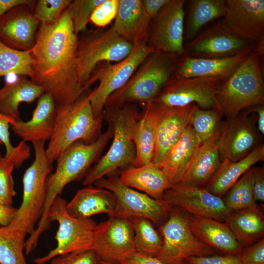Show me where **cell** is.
Returning <instances> with one entry per match:
<instances>
[{"label": "cell", "mask_w": 264, "mask_h": 264, "mask_svg": "<svg viewBox=\"0 0 264 264\" xmlns=\"http://www.w3.org/2000/svg\"><path fill=\"white\" fill-rule=\"evenodd\" d=\"M189 219L193 233L214 250L225 255H237L243 249L225 222L192 215Z\"/></svg>", "instance_id": "d4e9b609"}, {"label": "cell", "mask_w": 264, "mask_h": 264, "mask_svg": "<svg viewBox=\"0 0 264 264\" xmlns=\"http://www.w3.org/2000/svg\"><path fill=\"white\" fill-rule=\"evenodd\" d=\"M222 117L221 113L216 108L203 110L195 106L190 125L200 144L219 134Z\"/></svg>", "instance_id": "f35d334b"}, {"label": "cell", "mask_w": 264, "mask_h": 264, "mask_svg": "<svg viewBox=\"0 0 264 264\" xmlns=\"http://www.w3.org/2000/svg\"><path fill=\"white\" fill-rule=\"evenodd\" d=\"M71 2V0H38L33 14L41 23L53 24L58 20Z\"/></svg>", "instance_id": "60d3db41"}, {"label": "cell", "mask_w": 264, "mask_h": 264, "mask_svg": "<svg viewBox=\"0 0 264 264\" xmlns=\"http://www.w3.org/2000/svg\"><path fill=\"white\" fill-rule=\"evenodd\" d=\"M225 10V0H191L186 22V40H193L204 25L222 17Z\"/></svg>", "instance_id": "836d02e7"}, {"label": "cell", "mask_w": 264, "mask_h": 264, "mask_svg": "<svg viewBox=\"0 0 264 264\" xmlns=\"http://www.w3.org/2000/svg\"><path fill=\"white\" fill-rule=\"evenodd\" d=\"M35 159L22 177L23 195L21 205L8 226L31 235L41 219L45 202L47 178L52 164L47 159L44 142L32 143Z\"/></svg>", "instance_id": "52a82bcc"}, {"label": "cell", "mask_w": 264, "mask_h": 264, "mask_svg": "<svg viewBox=\"0 0 264 264\" xmlns=\"http://www.w3.org/2000/svg\"><path fill=\"white\" fill-rule=\"evenodd\" d=\"M123 264H166L155 257L135 252L122 263Z\"/></svg>", "instance_id": "f907efd6"}, {"label": "cell", "mask_w": 264, "mask_h": 264, "mask_svg": "<svg viewBox=\"0 0 264 264\" xmlns=\"http://www.w3.org/2000/svg\"><path fill=\"white\" fill-rule=\"evenodd\" d=\"M151 21L145 11L142 0H119L117 14L111 27L133 45L146 44Z\"/></svg>", "instance_id": "603a6c76"}, {"label": "cell", "mask_w": 264, "mask_h": 264, "mask_svg": "<svg viewBox=\"0 0 264 264\" xmlns=\"http://www.w3.org/2000/svg\"><path fill=\"white\" fill-rule=\"evenodd\" d=\"M26 4H19L8 10L0 19V41L18 50L29 51L33 47L40 22Z\"/></svg>", "instance_id": "ffe728a7"}, {"label": "cell", "mask_w": 264, "mask_h": 264, "mask_svg": "<svg viewBox=\"0 0 264 264\" xmlns=\"http://www.w3.org/2000/svg\"><path fill=\"white\" fill-rule=\"evenodd\" d=\"M221 80L213 78H187L175 75L153 101L166 108L195 104L199 108H216L215 95Z\"/></svg>", "instance_id": "4fadbf2b"}, {"label": "cell", "mask_w": 264, "mask_h": 264, "mask_svg": "<svg viewBox=\"0 0 264 264\" xmlns=\"http://www.w3.org/2000/svg\"><path fill=\"white\" fill-rule=\"evenodd\" d=\"M87 90L70 104L56 106L54 128L45 148L46 156L51 164L75 142L90 143L101 134L104 113L99 118L94 116L89 100V92Z\"/></svg>", "instance_id": "277c9868"}, {"label": "cell", "mask_w": 264, "mask_h": 264, "mask_svg": "<svg viewBox=\"0 0 264 264\" xmlns=\"http://www.w3.org/2000/svg\"><path fill=\"white\" fill-rule=\"evenodd\" d=\"M78 41L67 8L54 23H40L30 50L34 60L31 80L51 96L56 106L73 103L87 90L78 80Z\"/></svg>", "instance_id": "6da1fadb"}, {"label": "cell", "mask_w": 264, "mask_h": 264, "mask_svg": "<svg viewBox=\"0 0 264 264\" xmlns=\"http://www.w3.org/2000/svg\"><path fill=\"white\" fill-rule=\"evenodd\" d=\"M219 135L200 144L179 183L204 188L222 160L218 145Z\"/></svg>", "instance_id": "484cf974"}, {"label": "cell", "mask_w": 264, "mask_h": 264, "mask_svg": "<svg viewBox=\"0 0 264 264\" xmlns=\"http://www.w3.org/2000/svg\"><path fill=\"white\" fill-rule=\"evenodd\" d=\"M100 259L93 249L58 256L50 264H99Z\"/></svg>", "instance_id": "ee69618b"}, {"label": "cell", "mask_w": 264, "mask_h": 264, "mask_svg": "<svg viewBox=\"0 0 264 264\" xmlns=\"http://www.w3.org/2000/svg\"><path fill=\"white\" fill-rule=\"evenodd\" d=\"M13 119L0 112V140L5 148V154L7 158H16L21 154V149L17 145L13 147L10 141L9 128L10 124L14 123Z\"/></svg>", "instance_id": "f6af8a7d"}, {"label": "cell", "mask_w": 264, "mask_h": 264, "mask_svg": "<svg viewBox=\"0 0 264 264\" xmlns=\"http://www.w3.org/2000/svg\"><path fill=\"white\" fill-rule=\"evenodd\" d=\"M200 144L189 124L179 141L157 165L172 185L180 182Z\"/></svg>", "instance_id": "4316f807"}, {"label": "cell", "mask_w": 264, "mask_h": 264, "mask_svg": "<svg viewBox=\"0 0 264 264\" xmlns=\"http://www.w3.org/2000/svg\"><path fill=\"white\" fill-rule=\"evenodd\" d=\"M248 109L251 112H255L257 113V117L256 118L257 130L259 133L262 135L264 134V105H260L255 106Z\"/></svg>", "instance_id": "db71d44e"}, {"label": "cell", "mask_w": 264, "mask_h": 264, "mask_svg": "<svg viewBox=\"0 0 264 264\" xmlns=\"http://www.w3.org/2000/svg\"><path fill=\"white\" fill-rule=\"evenodd\" d=\"M56 113V106L53 98L44 92L38 99L31 118L27 121L20 120L10 124L11 130L25 142H45L52 135Z\"/></svg>", "instance_id": "7402d4cb"}, {"label": "cell", "mask_w": 264, "mask_h": 264, "mask_svg": "<svg viewBox=\"0 0 264 264\" xmlns=\"http://www.w3.org/2000/svg\"><path fill=\"white\" fill-rule=\"evenodd\" d=\"M99 264H123L110 263V262H105L103 261L100 260Z\"/></svg>", "instance_id": "11a10c76"}, {"label": "cell", "mask_w": 264, "mask_h": 264, "mask_svg": "<svg viewBox=\"0 0 264 264\" xmlns=\"http://www.w3.org/2000/svg\"><path fill=\"white\" fill-rule=\"evenodd\" d=\"M112 135V128L109 123L107 130L101 133L95 141L90 143L76 142L57 157L55 170L47 178L46 199L42 216L37 228L29 237L32 242H38L42 234L51 227L47 215L54 199L60 196L68 184L85 177Z\"/></svg>", "instance_id": "7a4b0ae2"}, {"label": "cell", "mask_w": 264, "mask_h": 264, "mask_svg": "<svg viewBox=\"0 0 264 264\" xmlns=\"http://www.w3.org/2000/svg\"><path fill=\"white\" fill-rule=\"evenodd\" d=\"M162 200L169 207H177L192 216L224 222L231 213L222 198L204 188L178 183L167 190Z\"/></svg>", "instance_id": "2e32d148"}, {"label": "cell", "mask_w": 264, "mask_h": 264, "mask_svg": "<svg viewBox=\"0 0 264 264\" xmlns=\"http://www.w3.org/2000/svg\"><path fill=\"white\" fill-rule=\"evenodd\" d=\"M66 204L60 196L51 204L47 219L51 224L53 221L59 224L55 236L57 245L44 256L35 258L36 264H45L59 255L92 249L93 232L97 223L91 218L78 219L71 217L66 211Z\"/></svg>", "instance_id": "30bf717a"}, {"label": "cell", "mask_w": 264, "mask_h": 264, "mask_svg": "<svg viewBox=\"0 0 264 264\" xmlns=\"http://www.w3.org/2000/svg\"><path fill=\"white\" fill-rule=\"evenodd\" d=\"M119 177L125 185L159 200H162L165 192L173 186L163 172L152 162L123 169Z\"/></svg>", "instance_id": "f546056e"}, {"label": "cell", "mask_w": 264, "mask_h": 264, "mask_svg": "<svg viewBox=\"0 0 264 264\" xmlns=\"http://www.w3.org/2000/svg\"><path fill=\"white\" fill-rule=\"evenodd\" d=\"M222 27L237 37L256 44L264 40V0H225Z\"/></svg>", "instance_id": "ac0fdd59"}, {"label": "cell", "mask_w": 264, "mask_h": 264, "mask_svg": "<svg viewBox=\"0 0 264 264\" xmlns=\"http://www.w3.org/2000/svg\"><path fill=\"white\" fill-rule=\"evenodd\" d=\"M104 0H74L67 9L76 35L85 32L94 9Z\"/></svg>", "instance_id": "ab89813d"}, {"label": "cell", "mask_w": 264, "mask_h": 264, "mask_svg": "<svg viewBox=\"0 0 264 264\" xmlns=\"http://www.w3.org/2000/svg\"><path fill=\"white\" fill-rule=\"evenodd\" d=\"M253 173V190L256 201L264 202V168L252 167Z\"/></svg>", "instance_id": "c3c4849f"}, {"label": "cell", "mask_w": 264, "mask_h": 264, "mask_svg": "<svg viewBox=\"0 0 264 264\" xmlns=\"http://www.w3.org/2000/svg\"><path fill=\"white\" fill-rule=\"evenodd\" d=\"M250 52L217 58H197L185 55L178 62L176 75L187 78H213L222 81L228 77Z\"/></svg>", "instance_id": "cb8c5ba5"}, {"label": "cell", "mask_w": 264, "mask_h": 264, "mask_svg": "<svg viewBox=\"0 0 264 264\" xmlns=\"http://www.w3.org/2000/svg\"><path fill=\"white\" fill-rule=\"evenodd\" d=\"M245 110L221 122L218 145L222 159L237 161L260 144L256 118L249 117Z\"/></svg>", "instance_id": "e0dca14e"}, {"label": "cell", "mask_w": 264, "mask_h": 264, "mask_svg": "<svg viewBox=\"0 0 264 264\" xmlns=\"http://www.w3.org/2000/svg\"><path fill=\"white\" fill-rule=\"evenodd\" d=\"M119 0H104L93 11L89 22L98 27H104L115 19L117 14Z\"/></svg>", "instance_id": "7bdbcfd3"}, {"label": "cell", "mask_w": 264, "mask_h": 264, "mask_svg": "<svg viewBox=\"0 0 264 264\" xmlns=\"http://www.w3.org/2000/svg\"><path fill=\"white\" fill-rule=\"evenodd\" d=\"M15 166L5 156L0 157V202L12 206L13 198L16 196L12 176Z\"/></svg>", "instance_id": "b9f144b4"}, {"label": "cell", "mask_w": 264, "mask_h": 264, "mask_svg": "<svg viewBox=\"0 0 264 264\" xmlns=\"http://www.w3.org/2000/svg\"><path fill=\"white\" fill-rule=\"evenodd\" d=\"M106 116L113 130V140L110 149L85 176L83 185H91L116 170L134 166L136 149L133 141L135 127L140 112L133 103L106 106Z\"/></svg>", "instance_id": "3957f363"}, {"label": "cell", "mask_w": 264, "mask_h": 264, "mask_svg": "<svg viewBox=\"0 0 264 264\" xmlns=\"http://www.w3.org/2000/svg\"><path fill=\"white\" fill-rule=\"evenodd\" d=\"M185 264H243L240 254L237 255H214L208 256H194L187 258Z\"/></svg>", "instance_id": "bcb514c9"}, {"label": "cell", "mask_w": 264, "mask_h": 264, "mask_svg": "<svg viewBox=\"0 0 264 264\" xmlns=\"http://www.w3.org/2000/svg\"><path fill=\"white\" fill-rule=\"evenodd\" d=\"M255 45L230 33L219 22L187 44L184 54L197 58H223L252 52Z\"/></svg>", "instance_id": "d6986e66"}, {"label": "cell", "mask_w": 264, "mask_h": 264, "mask_svg": "<svg viewBox=\"0 0 264 264\" xmlns=\"http://www.w3.org/2000/svg\"><path fill=\"white\" fill-rule=\"evenodd\" d=\"M133 47L112 27L104 31L90 30L78 38L76 63L81 87L87 90L88 82L99 65L123 60Z\"/></svg>", "instance_id": "ba28073f"}, {"label": "cell", "mask_w": 264, "mask_h": 264, "mask_svg": "<svg viewBox=\"0 0 264 264\" xmlns=\"http://www.w3.org/2000/svg\"><path fill=\"white\" fill-rule=\"evenodd\" d=\"M176 55L154 51L140 65L126 84L112 93L106 106L153 102L176 75Z\"/></svg>", "instance_id": "8992f818"}, {"label": "cell", "mask_w": 264, "mask_h": 264, "mask_svg": "<svg viewBox=\"0 0 264 264\" xmlns=\"http://www.w3.org/2000/svg\"><path fill=\"white\" fill-rule=\"evenodd\" d=\"M170 0H142L146 13L152 20L169 2Z\"/></svg>", "instance_id": "681fc988"}, {"label": "cell", "mask_w": 264, "mask_h": 264, "mask_svg": "<svg viewBox=\"0 0 264 264\" xmlns=\"http://www.w3.org/2000/svg\"><path fill=\"white\" fill-rule=\"evenodd\" d=\"M115 207V198L110 191L91 185L78 190L67 202L66 209L72 217L87 219L95 215L107 214L111 216Z\"/></svg>", "instance_id": "83f0119b"}, {"label": "cell", "mask_w": 264, "mask_h": 264, "mask_svg": "<svg viewBox=\"0 0 264 264\" xmlns=\"http://www.w3.org/2000/svg\"><path fill=\"white\" fill-rule=\"evenodd\" d=\"M36 1L34 0H0V19L10 9L19 4L28 5L33 9Z\"/></svg>", "instance_id": "816d5d0a"}, {"label": "cell", "mask_w": 264, "mask_h": 264, "mask_svg": "<svg viewBox=\"0 0 264 264\" xmlns=\"http://www.w3.org/2000/svg\"><path fill=\"white\" fill-rule=\"evenodd\" d=\"M224 222L243 247L257 242L264 234V216L260 209L231 211Z\"/></svg>", "instance_id": "d6a6232c"}, {"label": "cell", "mask_w": 264, "mask_h": 264, "mask_svg": "<svg viewBox=\"0 0 264 264\" xmlns=\"http://www.w3.org/2000/svg\"><path fill=\"white\" fill-rule=\"evenodd\" d=\"M44 93L41 87L25 77L6 82L0 88V112L15 121L20 120V104L31 103Z\"/></svg>", "instance_id": "1f68e13d"}, {"label": "cell", "mask_w": 264, "mask_h": 264, "mask_svg": "<svg viewBox=\"0 0 264 264\" xmlns=\"http://www.w3.org/2000/svg\"><path fill=\"white\" fill-rule=\"evenodd\" d=\"M264 160V145L260 144L247 156L236 162L222 159L220 167L204 188L222 198L240 178L256 163Z\"/></svg>", "instance_id": "4dcf8cb0"}, {"label": "cell", "mask_w": 264, "mask_h": 264, "mask_svg": "<svg viewBox=\"0 0 264 264\" xmlns=\"http://www.w3.org/2000/svg\"><path fill=\"white\" fill-rule=\"evenodd\" d=\"M160 107L155 150L152 162L158 165L167 153L179 141L190 124L192 111L196 106L182 108Z\"/></svg>", "instance_id": "44dd1931"}, {"label": "cell", "mask_w": 264, "mask_h": 264, "mask_svg": "<svg viewBox=\"0 0 264 264\" xmlns=\"http://www.w3.org/2000/svg\"><path fill=\"white\" fill-rule=\"evenodd\" d=\"M258 54L252 51L226 78L215 95L216 108L226 118L264 105V82Z\"/></svg>", "instance_id": "5b68a950"}, {"label": "cell", "mask_w": 264, "mask_h": 264, "mask_svg": "<svg viewBox=\"0 0 264 264\" xmlns=\"http://www.w3.org/2000/svg\"><path fill=\"white\" fill-rule=\"evenodd\" d=\"M240 257L243 264H264V239L243 248Z\"/></svg>", "instance_id": "7dc6e473"}, {"label": "cell", "mask_w": 264, "mask_h": 264, "mask_svg": "<svg viewBox=\"0 0 264 264\" xmlns=\"http://www.w3.org/2000/svg\"><path fill=\"white\" fill-rule=\"evenodd\" d=\"M92 249L105 262L122 263L135 252L134 231L130 218L109 217L96 224Z\"/></svg>", "instance_id": "5bb4252c"}, {"label": "cell", "mask_w": 264, "mask_h": 264, "mask_svg": "<svg viewBox=\"0 0 264 264\" xmlns=\"http://www.w3.org/2000/svg\"><path fill=\"white\" fill-rule=\"evenodd\" d=\"M158 231L162 245L156 257L166 264H185L190 257L216 255L215 250L195 235L189 216L177 207H170L167 218L159 226Z\"/></svg>", "instance_id": "9c48e42d"}, {"label": "cell", "mask_w": 264, "mask_h": 264, "mask_svg": "<svg viewBox=\"0 0 264 264\" xmlns=\"http://www.w3.org/2000/svg\"><path fill=\"white\" fill-rule=\"evenodd\" d=\"M26 235L8 225L0 227V264H27L24 255Z\"/></svg>", "instance_id": "8d00e7d4"}, {"label": "cell", "mask_w": 264, "mask_h": 264, "mask_svg": "<svg viewBox=\"0 0 264 264\" xmlns=\"http://www.w3.org/2000/svg\"><path fill=\"white\" fill-rule=\"evenodd\" d=\"M1 156H1V154H0V157H1Z\"/></svg>", "instance_id": "6f0895ef"}, {"label": "cell", "mask_w": 264, "mask_h": 264, "mask_svg": "<svg viewBox=\"0 0 264 264\" xmlns=\"http://www.w3.org/2000/svg\"><path fill=\"white\" fill-rule=\"evenodd\" d=\"M2 144V143L1 141L0 140V145H1Z\"/></svg>", "instance_id": "9f6ffc18"}, {"label": "cell", "mask_w": 264, "mask_h": 264, "mask_svg": "<svg viewBox=\"0 0 264 264\" xmlns=\"http://www.w3.org/2000/svg\"><path fill=\"white\" fill-rule=\"evenodd\" d=\"M160 107L154 102L143 104L136 122L133 141L136 149L134 167L152 162L155 147L156 129Z\"/></svg>", "instance_id": "f1b7e54d"}, {"label": "cell", "mask_w": 264, "mask_h": 264, "mask_svg": "<svg viewBox=\"0 0 264 264\" xmlns=\"http://www.w3.org/2000/svg\"><path fill=\"white\" fill-rule=\"evenodd\" d=\"M17 209L12 206H7L0 202V225H8L12 221Z\"/></svg>", "instance_id": "f5cc1de1"}, {"label": "cell", "mask_w": 264, "mask_h": 264, "mask_svg": "<svg viewBox=\"0 0 264 264\" xmlns=\"http://www.w3.org/2000/svg\"></svg>", "instance_id": "680465c9"}, {"label": "cell", "mask_w": 264, "mask_h": 264, "mask_svg": "<svg viewBox=\"0 0 264 264\" xmlns=\"http://www.w3.org/2000/svg\"><path fill=\"white\" fill-rule=\"evenodd\" d=\"M224 196L223 201L231 211L260 209L254 198L252 168L240 178Z\"/></svg>", "instance_id": "74e56055"}, {"label": "cell", "mask_w": 264, "mask_h": 264, "mask_svg": "<svg viewBox=\"0 0 264 264\" xmlns=\"http://www.w3.org/2000/svg\"><path fill=\"white\" fill-rule=\"evenodd\" d=\"M134 231L135 252L143 255L156 257L162 245V239L154 224L150 220L134 217L129 218Z\"/></svg>", "instance_id": "e575fe53"}, {"label": "cell", "mask_w": 264, "mask_h": 264, "mask_svg": "<svg viewBox=\"0 0 264 264\" xmlns=\"http://www.w3.org/2000/svg\"><path fill=\"white\" fill-rule=\"evenodd\" d=\"M184 0H170L151 22L146 45L154 51L184 54Z\"/></svg>", "instance_id": "9a60e30c"}, {"label": "cell", "mask_w": 264, "mask_h": 264, "mask_svg": "<svg viewBox=\"0 0 264 264\" xmlns=\"http://www.w3.org/2000/svg\"><path fill=\"white\" fill-rule=\"evenodd\" d=\"M154 51L146 44H135L130 53L123 60L113 65L97 66L98 69L94 70L87 85L88 88L95 82H99L98 86L89 92L90 104L96 118L103 116L110 96L126 84L140 65Z\"/></svg>", "instance_id": "8fae6325"}, {"label": "cell", "mask_w": 264, "mask_h": 264, "mask_svg": "<svg viewBox=\"0 0 264 264\" xmlns=\"http://www.w3.org/2000/svg\"><path fill=\"white\" fill-rule=\"evenodd\" d=\"M94 184L96 187L110 191L115 197V207L110 217H143L158 226L167 218L170 207L163 200L155 199L125 185L119 176L104 177Z\"/></svg>", "instance_id": "7c38bea8"}, {"label": "cell", "mask_w": 264, "mask_h": 264, "mask_svg": "<svg viewBox=\"0 0 264 264\" xmlns=\"http://www.w3.org/2000/svg\"><path fill=\"white\" fill-rule=\"evenodd\" d=\"M34 64L30 50L13 49L0 41V77L14 74L32 80Z\"/></svg>", "instance_id": "d590c367"}]
</instances>
